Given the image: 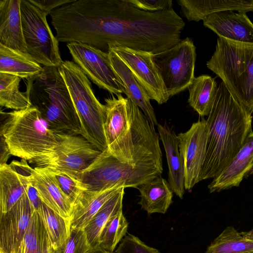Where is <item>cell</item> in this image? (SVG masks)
<instances>
[{"instance_id": "1", "label": "cell", "mask_w": 253, "mask_h": 253, "mask_svg": "<svg viewBox=\"0 0 253 253\" xmlns=\"http://www.w3.org/2000/svg\"><path fill=\"white\" fill-rule=\"evenodd\" d=\"M208 137L200 181L217 176L253 131L252 117L221 82L206 120Z\"/></svg>"}, {"instance_id": "2", "label": "cell", "mask_w": 253, "mask_h": 253, "mask_svg": "<svg viewBox=\"0 0 253 253\" xmlns=\"http://www.w3.org/2000/svg\"><path fill=\"white\" fill-rule=\"evenodd\" d=\"M105 105L104 131L109 153L121 160L162 161L159 134L137 105L122 95L107 99Z\"/></svg>"}, {"instance_id": "3", "label": "cell", "mask_w": 253, "mask_h": 253, "mask_svg": "<svg viewBox=\"0 0 253 253\" xmlns=\"http://www.w3.org/2000/svg\"><path fill=\"white\" fill-rule=\"evenodd\" d=\"M25 93L51 129L81 135L80 120L58 67H43L40 73L27 79Z\"/></svg>"}, {"instance_id": "4", "label": "cell", "mask_w": 253, "mask_h": 253, "mask_svg": "<svg viewBox=\"0 0 253 253\" xmlns=\"http://www.w3.org/2000/svg\"><path fill=\"white\" fill-rule=\"evenodd\" d=\"M163 171L162 162L154 160L128 161L102 152L94 162L76 175L85 191H102L113 188H136Z\"/></svg>"}, {"instance_id": "5", "label": "cell", "mask_w": 253, "mask_h": 253, "mask_svg": "<svg viewBox=\"0 0 253 253\" xmlns=\"http://www.w3.org/2000/svg\"><path fill=\"white\" fill-rule=\"evenodd\" d=\"M4 114L0 136L11 155L27 162L53 148L64 134L51 129L34 107Z\"/></svg>"}, {"instance_id": "6", "label": "cell", "mask_w": 253, "mask_h": 253, "mask_svg": "<svg viewBox=\"0 0 253 253\" xmlns=\"http://www.w3.org/2000/svg\"><path fill=\"white\" fill-rule=\"evenodd\" d=\"M207 66L220 77L233 97L253 113V43L219 37Z\"/></svg>"}, {"instance_id": "7", "label": "cell", "mask_w": 253, "mask_h": 253, "mask_svg": "<svg viewBox=\"0 0 253 253\" xmlns=\"http://www.w3.org/2000/svg\"><path fill=\"white\" fill-rule=\"evenodd\" d=\"M77 111L84 137L100 151L107 148L104 131L105 104L96 97L89 79L74 61H63L58 67Z\"/></svg>"}, {"instance_id": "8", "label": "cell", "mask_w": 253, "mask_h": 253, "mask_svg": "<svg viewBox=\"0 0 253 253\" xmlns=\"http://www.w3.org/2000/svg\"><path fill=\"white\" fill-rule=\"evenodd\" d=\"M20 9L27 54L43 67H59L63 60L59 42L47 23L48 14L30 0H21Z\"/></svg>"}, {"instance_id": "9", "label": "cell", "mask_w": 253, "mask_h": 253, "mask_svg": "<svg viewBox=\"0 0 253 253\" xmlns=\"http://www.w3.org/2000/svg\"><path fill=\"white\" fill-rule=\"evenodd\" d=\"M196 58V47L188 37L164 51L153 54L169 98L192 84L195 78Z\"/></svg>"}, {"instance_id": "10", "label": "cell", "mask_w": 253, "mask_h": 253, "mask_svg": "<svg viewBox=\"0 0 253 253\" xmlns=\"http://www.w3.org/2000/svg\"><path fill=\"white\" fill-rule=\"evenodd\" d=\"M101 152L81 135L64 134L55 147L28 162L33 167L52 168L75 175L89 167Z\"/></svg>"}, {"instance_id": "11", "label": "cell", "mask_w": 253, "mask_h": 253, "mask_svg": "<svg viewBox=\"0 0 253 253\" xmlns=\"http://www.w3.org/2000/svg\"><path fill=\"white\" fill-rule=\"evenodd\" d=\"M74 62L99 88L112 94H122L121 81L114 71L108 53L89 45L70 42L67 44Z\"/></svg>"}, {"instance_id": "12", "label": "cell", "mask_w": 253, "mask_h": 253, "mask_svg": "<svg viewBox=\"0 0 253 253\" xmlns=\"http://www.w3.org/2000/svg\"><path fill=\"white\" fill-rule=\"evenodd\" d=\"M109 49L113 51L129 68L150 99L159 104L168 101L169 97L153 61V53L113 44L109 45Z\"/></svg>"}, {"instance_id": "13", "label": "cell", "mask_w": 253, "mask_h": 253, "mask_svg": "<svg viewBox=\"0 0 253 253\" xmlns=\"http://www.w3.org/2000/svg\"><path fill=\"white\" fill-rule=\"evenodd\" d=\"M178 149L183 167L184 187L190 190L200 181V175L205 161L208 128L203 119L193 123L185 132L178 133Z\"/></svg>"}, {"instance_id": "14", "label": "cell", "mask_w": 253, "mask_h": 253, "mask_svg": "<svg viewBox=\"0 0 253 253\" xmlns=\"http://www.w3.org/2000/svg\"><path fill=\"white\" fill-rule=\"evenodd\" d=\"M10 164L26 174L36 189L42 202L63 218L70 220L73 203L59 187L52 175L45 168L32 167L27 161H13Z\"/></svg>"}, {"instance_id": "15", "label": "cell", "mask_w": 253, "mask_h": 253, "mask_svg": "<svg viewBox=\"0 0 253 253\" xmlns=\"http://www.w3.org/2000/svg\"><path fill=\"white\" fill-rule=\"evenodd\" d=\"M34 212L25 193L8 211L0 213V253H17Z\"/></svg>"}, {"instance_id": "16", "label": "cell", "mask_w": 253, "mask_h": 253, "mask_svg": "<svg viewBox=\"0 0 253 253\" xmlns=\"http://www.w3.org/2000/svg\"><path fill=\"white\" fill-rule=\"evenodd\" d=\"M204 25L219 37L242 42L253 43V23L243 11L216 12L203 20Z\"/></svg>"}, {"instance_id": "17", "label": "cell", "mask_w": 253, "mask_h": 253, "mask_svg": "<svg viewBox=\"0 0 253 253\" xmlns=\"http://www.w3.org/2000/svg\"><path fill=\"white\" fill-rule=\"evenodd\" d=\"M253 173V132L229 164L208 185L210 193L239 186L242 180Z\"/></svg>"}, {"instance_id": "18", "label": "cell", "mask_w": 253, "mask_h": 253, "mask_svg": "<svg viewBox=\"0 0 253 253\" xmlns=\"http://www.w3.org/2000/svg\"><path fill=\"white\" fill-rule=\"evenodd\" d=\"M111 64L119 77L123 92L144 113L152 129L159 125L150 98L142 84L124 61L112 50L109 49Z\"/></svg>"}, {"instance_id": "19", "label": "cell", "mask_w": 253, "mask_h": 253, "mask_svg": "<svg viewBox=\"0 0 253 253\" xmlns=\"http://www.w3.org/2000/svg\"><path fill=\"white\" fill-rule=\"evenodd\" d=\"M20 4L21 0H0V44L27 54Z\"/></svg>"}, {"instance_id": "20", "label": "cell", "mask_w": 253, "mask_h": 253, "mask_svg": "<svg viewBox=\"0 0 253 253\" xmlns=\"http://www.w3.org/2000/svg\"><path fill=\"white\" fill-rule=\"evenodd\" d=\"M122 188L102 191H82L73 204L69 220L70 228L84 229L105 203Z\"/></svg>"}, {"instance_id": "21", "label": "cell", "mask_w": 253, "mask_h": 253, "mask_svg": "<svg viewBox=\"0 0 253 253\" xmlns=\"http://www.w3.org/2000/svg\"><path fill=\"white\" fill-rule=\"evenodd\" d=\"M181 12L188 21H199L218 11H253V0H178Z\"/></svg>"}, {"instance_id": "22", "label": "cell", "mask_w": 253, "mask_h": 253, "mask_svg": "<svg viewBox=\"0 0 253 253\" xmlns=\"http://www.w3.org/2000/svg\"><path fill=\"white\" fill-rule=\"evenodd\" d=\"M157 128L166 151L169 168V183L173 192L182 199L185 190L184 175L177 135L166 124H159Z\"/></svg>"}, {"instance_id": "23", "label": "cell", "mask_w": 253, "mask_h": 253, "mask_svg": "<svg viewBox=\"0 0 253 253\" xmlns=\"http://www.w3.org/2000/svg\"><path fill=\"white\" fill-rule=\"evenodd\" d=\"M136 188L140 193V200L138 204L148 215L154 213H165L172 203L173 192L169 183L161 176Z\"/></svg>"}, {"instance_id": "24", "label": "cell", "mask_w": 253, "mask_h": 253, "mask_svg": "<svg viewBox=\"0 0 253 253\" xmlns=\"http://www.w3.org/2000/svg\"><path fill=\"white\" fill-rule=\"evenodd\" d=\"M30 184L27 176L11 164L0 165V213L8 211L26 193Z\"/></svg>"}, {"instance_id": "25", "label": "cell", "mask_w": 253, "mask_h": 253, "mask_svg": "<svg viewBox=\"0 0 253 253\" xmlns=\"http://www.w3.org/2000/svg\"><path fill=\"white\" fill-rule=\"evenodd\" d=\"M43 69L28 54L0 44V73L27 79L40 73Z\"/></svg>"}, {"instance_id": "26", "label": "cell", "mask_w": 253, "mask_h": 253, "mask_svg": "<svg viewBox=\"0 0 253 253\" xmlns=\"http://www.w3.org/2000/svg\"><path fill=\"white\" fill-rule=\"evenodd\" d=\"M188 103L200 116L209 115L215 98L217 87L214 79L208 75L195 77L188 87Z\"/></svg>"}, {"instance_id": "27", "label": "cell", "mask_w": 253, "mask_h": 253, "mask_svg": "<svg viewBox=\"0 0 253 253\" xmlns=\"http://www.w3.org/2000/svg\"><path fill=\"white\" fill-rule=\"evenodd\" d=\"M125 187L110 199L100 208L84 228L87 240L92 249L99 247L101 232L109 219L122 209Z\"/></svg>"}, {"instance_id": "28", "label": "cell", "mask_w": 253, "mask_h": 253, "mask_svg": "<svg viewBox=\"0 0 253 253\" xmlns=\"http://www.w3.org/2000/svg\"><path fill=\"white\" fill-rule=\"evenodd\" d=\"M253 250V241L234 227L227 226L208 247L205 253H243Z\"/></svg>"}, {"instance_id": "29", "label": "cell", "mask_w": 253, "mask_h": 253, "mask_svg": "<svg viewBox=\"0 0 253 253\" xmlns=\"http://www.w3.org/2000/svg\"><path fill=\"white\" fill-rule=\"evenodd\" d=\"M21 78L0 73V105L18 111L32 106L25 92L19 90Z\"/></svg>"}, {"instance_id": "30", "label": "cell", "mask_w": 253, "mask_h": 253, "mask_svg": "<svg viewBox=\"0 0 253 253\" xmlns=\"http://www.w3.org/2000/svg\"><path fill=\"white\" fill-rule=\"evenodd\" d=\"M50 241L52 250L61 246L70 233L69 221L42 203L38 211Z\"/></svg>"}, {"instance_id": "31", "label": "cell", "mask_w": 253, "mask_h": 253, "mask_svg": "<svg viewBox=\"0 0 253 253\" xmlns=\"http://www.w3.org/2000/svg\"><path fill=\"white\" fill-rule=\"evenodd\" d=\"M128 222L122 209L113 215L104 226L100 238L99 247L113 253L127 231Z\"/></svg>"}, {"instance_id": "32", "label": "cell", "mask_w": 253, "mask_h": 253, "mask_svg": "<svg viewBox=\"0 0 253 253\" xmlns=\"http://www.w3.org/2000/svg\"><path fill=\"white\" fill-rule=\"evenodd\" d=\"M44 226L37 211H34L17 253H41Z\"/></svg>"}, {"instance_id": "33", "label": "cell", "mask_w": 253, "mask_h": 253, "mask_svg": "<svg viewBox=\"0 0 253 253\" xmlns=\"http://www.w3.org/2000/svg\"><path fill=\"white\" fill-rule=\"evenodd\" d=\"M89 245L84 229L71 228L70 235L64 244L52 253H89Z\"/></svg>"}, {"instance_id": "34", "label": "cell", "mask_w": 253, "mask_h": 253, "mask_svg": "<svg viewBox=\"0 0 253 253\" xmlns=\"http://www.w3.org/2000/svg\"><path fill=\"white\" fill-rule=\"evenodd\" d=\"M45 168L52 175L62 191L74 204L83 191L74 177L63 171L52 168Z\"/></svg>"}, {"instance_id": "35", "label": "cell", "mask_w": 253, "mask_h": 253, "mask_svg": "<svg viewBox=\"0 0 253 253\" xmlns=\"http://www.w3.org/2000/svg\"><path fill=\"white\" fill-rule=\"evenodd\" d=\"M115 253H160L155 248L150 247L137 237L128 234L121 241Z\"/></svg>"}, {"instance_id": "36", "label": "cell", "mask_w": 253, "mask_h": 253, "mask_svg": "<svg viewBox=\"0 0 253 253\" xmlns=\"http://www.w3.org/2000/svg\"><path fill=\"white\" fill-rule=\"evenodd\" d=\"M136 8L148 12H157L172 8L171 0H127Z\"/></svg>"}, {"instance_id": "37", "label": "cell", "mask_w": 253, "mask_h": 253, "mask_svg": "<svg viewBox=\"0 0 253 253\" xmlns=\"http://www.w3.org/2000/svg\"><path fill=\"white\" fill-rule=\"evenodd\" d=\"M74 0H30L34 5L48 14L52 11Z\"/></svg>"}, {"instance_id": "38", "label": "cell", "mask_w": 253, "mask_h": 253, "mask_svg": "<svg viewBox=\"0 0 253 253\" xmlns=\"http://www.w3.org/2000/svg\"><path fill=\"white\" fill-rule=\"evenodd\" d=\"M26 194L33 211L38 212L42 202L40 198L36 189L30 183L27 189Z\"/></svg>"}, {"instance_id": "39", "label": "cell", "mask_w": 253, "mask_h": 253, "mask_svg": "<svg viewBox=\"0 0 253 253\" xmlns=\"http://www.w3.org/2000/svg\"><path fill=\"white\" fill-rule=\"evenodd\" d=\"M9 155H11L8 148L3 138L1 137L0 165L7 164L6 162L9 158Z\"/></svg>"}, {"instance_id": "40", "label": "cell", "mask_w": 253, "mask_h": 253, "mask_svg": "<svg viewBox=\"0 0 253 253\" xmlns=\"http://www.w3.org/2000/svg\"><path fill=\"white\" fill-rule=\"evenodd\" d=\"M52 249L50 241L44 228L41 253H52Z\"/></svg>"}, {"instance_id": "41", "label": "cell", "mask_w": 253, "mask_h": 253, "mask_svg": "<svg viewBox=\"0 0 253 253\" xmlns=\"http://www.w3.org/2000/svg\"><path fill=\"white\" fill-rule=\"evenodd\" d=\"M89 253H113L109 252L102 248H101L100 247L95 248V249H92Z\"/></svg>"}, {"instance_id": "42", "label": "cell", "mask_w": 253, "mask_h": 253, "mask_svg": "<svg viewBox=\"0 0 253 253\" xmlns=\"http://www.w3.org/2000/svg\"><path fill=\"white\" fill-rule=\"evenodd\" d=\"M247 238L253 241V230L249 232H242Z\"/></svg>"}, {"instance_id": "43", "label": "cell", "mask_w": 253, "mask_h": 253, "mask_svg": "<svg viewBox=\"0 0 253 253\" xmlns=\"http://www.w3.org/2000/svg\"><path fill=\"white\" fill-rule=\"evenodd\" d=\"M253 253V250L250 251H249V252H245V253Z\"/></svg>"}, {"instance_id": "44", "label": "cell", "mask_w": 253, "mask_h": 253, "mask_svg": "<svg viewBox=\"0 0 253 253\" xmlns=\"http://www.w3.org/2000/svg\"></svg>"}]
</instances>
